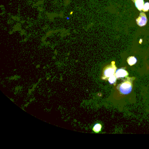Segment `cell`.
Instances as JSON below:
<instances>
[{
    "label": "cell",
    "instance_id": "obj_1",
    "mask_svg": "<svg viewBox=\"0 0 149 149\" xmlns=\"http://www.w3.org/2000/svg\"><path fill=\"white\" fill-rule=\"evenodd\" d=\"M135 77H130L128 76L123 80L121 84H119L117 87L120 94L122 95H129L132 91L133 88V81L135 80Z\"/></svg>",
    "mask_w": 149,
    "mask_h": 149
},
{
    "label": "cell",
    "instance_id": "obj_2",
    "mask_svg": "<svg viewBox=\"0 0 149 149\" xmlns=\"http://www.w3.org/2000/svg\"><path fill=\"white\" fill-rule=\"evenodd\" d=\"M117 67L115 65V62L112 61L111 65L105 66L103 69L102 79L103 80H107L112 75L115 73L117 70Z\"/></svg>",
    "mask_w": 149,
    "mask_h": 149
},
{
    "label": "cell",
    "instance_id": "obj_3",
    "mask_svg": "<svg viewBox=\"0 0 149 149\" xmlns=\"http://www.w3.org/2000/svg\"><path fill=\"white\" fill-rule=\"evenodd\" d=\"M137 24L140 27L145 26L147 23L146 14L144 12H140L139 16L136 19Z\"/></svg>",
    "mask_w": 149,
    "mask_h": 149
},
{
    "label": "cell",
    "instance_id": "obj_4",
    "mask_svg": "<svg viewBox=\"0 0 149 149\" xmlns=\"http://www.w3.org/2000/svg\"><path fill=\"white\" fill-rule=\"evenodd\" d=\"M115 74L117 79L126 78L129 75V73L127 71H126L125 67H122L117 69Z\"/></svg>",
    "mask_w": 149,
    "mask_h": 149
},
{
    "label": "cell",
    "instance_id": "obj_5",
    "mask_svg": "<svg viewBox=\"0 0 149 149\" xmlns=\"http://www.w3.org/2000/svg\"><path fill=\"white\" fill-rule=\"evenodd\" d=\"M134 3H135L136 7L139 11H142L144 5V0H135Z\"/></svg>",
    "mask_w": 149,
    "mask_h": 149
},
{
    "label": "cell",
    "instance_id": "obj_6",
    "mask_svg": "<svg viewBox=\"0 0 149 149\" xmlns=\"http://www.w3.org/2000/svg\"><path fill=\"white\" fill-rule=\"evenodd\" d=\"M127 62L129 64V65L132 66L133 65H135L137 62V59L135 56H130L127 58Z\"/></svg>",
    "mask_w": 149,
    "mask_h": 149
},
{
    "label": "cell",
    "instance_id": "obj_7",
    "mask_svg": "<svg viewBox=\"0 0 149 149\" xmlns=\"http://www.w3.org/2000/svg\"><path fill=\"white\" fill-rule=\"evenodd\" d=\"M102 128V126L101 124H99V123H97L94 125L92 130L94 132L96 133H98L101 131Z\"/></svg>",
    "mask_w": 149,
    "mask_h": 149
},
{
    "label": "cell",
    "instance_id": "obj_8",
    "mask_svg": "<svg viewBox=\"0 0 149 149\" xmlns=\"http://www.w3.org/2000/svg\"><path fill=\"white\" fill-rule=\"evenodd\" d=\"M117 80V78H116L115 74H114L108 78V80L110 84H114V85H115Z\"/></svg>",
    "mask_w": 149,
    "mask_h": 149
},
{
    "label": "cell",
    "instance_id": "obj_9",
    "mask_svg": "<svg viewBox=\"0 0 149 149\" xmlns=\"http://www.w3.org/2000/svg\"><path fill=\"white\" fill-rule=\"evenodd\" d=\"M149 10V2H146L144 5V8H143L142 11L144 12H147Z\"/></svg>",
    "mask_w": 149,
    "mask_h": 149
},
{
    "label": "cell",
    "instance_id": "obj_10",
    "mask_svg": "<svg viewBox=\"0 0 149 149\" xmlns=\"http://www.w3.org/2000/svg\"><path fill=\"white\" fill-rule=\"evenodd\" d=\"M132 1H133V2H134V1H135V0H132Z\"/></svg>",
    "mask_w": 149,
    "mask_h": 149
},
{
    "label": "cell",
    "instance_id": "obj_11",
    "mask_svg": "<svg viewBox=\"0 0 149 149\" xmlns=\"http://www.w3.org/2000/svg\"><path fill=\"white\" fill-rule=\"evenodd\" d=\"M73 13V12H71V14H72Z\"/></svg>",
    "mask_w": 149,
    "mask_h": 149
}]
</instances>
